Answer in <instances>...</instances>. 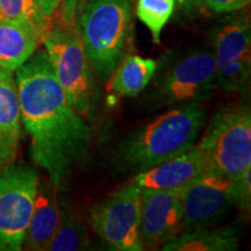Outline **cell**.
<instances>
[{
  "label": "cell",
  "mask_w": 251,
  "mask_h": 251,
  "mask_svg": "<svg viewBox=\"0 0 251 251\" xmlns=\"http://www.w3.org/2000/svg\"><path fill=\"white\" fill-rule=\"evenodd\" d=\"M14 72L31 158L58 188L86 157L91 126L68 100L45 50H36Z\"/></svg>",
  "instance_id": "obj_1"
},
{
  "label": "cell",
  "mask_w": 251,
  "mask_h": 251,
  "mask_svg": "<svg viewBox=\"0 0 251 251\" xmlns=\"http://www.w3.org/2000/svg\"><path fill=\"white\" fill-rule=\"evenodd\" d=\"M205 121L199 102L183 103L125 135L115 146L113 161L125 172L148 170L193 148Z\"/></svg>",
  "instance_id": "obj_2"
},
{
  "label": "cell",
  "mask_w": 251,
  "mask_h": 251,
  "mask_svg": "<svg viewBox=\"0 0 251 251\" xmlns=\"http://www.w3.org/2000/svg\"><path fill=\"white\" fill-rule=\"evenodd\" d=\"M152 78L146 96L151 109L205 101L219 89L214 52L202 47L165 56Z\"/></svg>",
  "instance_id": "obj_3"
},
{
  "label": "cell",
  "mask_w": 251,
  "mask_h": 251,
  "mask_svg": "<svg viewBox=\"0 0 251 251\" xmlns=\"http://www.w3.org/2000/svg\"><path fill=\"white\" fill-rule=\"evenodd\" d=\"M131 0H89L79 19V34L91 67L107 80L125 58L130 42Z\"/></svg>",
  "instance_id": "obj_4"
},
{
  "label": "cell",
  "mask_w": 251,
  "mask_h": 251,
  "mask_svg": "<svg viewBox=\"0 0 251 251\" xmlns=\"http://www.w3.org/2000/svg\"><path fill=\"white\" fill-rule=\"evenodd\" d=\"M42 41L52 71L68 100L78 113L86 118L93 108L96 86L79 28L68 24L51 29L48 28Z\"/></svg>",
  "instance_id": "obj_5"
},
{
  "label": "cell",
  "mask_w": 251,
  "mask_h": 251,
  "mask_svg": "<svg viewBox=\"0 0 251 251\" xmlns=\"http://www.w3.org/2000/svg\"><path fill=\"white\" fill-rule=\"evenodd\" d=\"M198 146L205 151L213 171L237 180L251 168L249 106H235L216 113Z\"/></svg>",
  "instance_id": "obj_6"
},
{
  "label": "cell",
  "mask_w": 251,
  "mask_h": 251,
  "mask_svg": "<svg viewBox=\"0 0 251 251\" xmlns=\"http://www.w3.org/2000/svg\"><path fill=\"white\" fill-rule=\"evenodd\" d=\"M39 181L36 171L26 166L0 168V250L23 248Z\"/></svg>",
  "instance_id": "obj_7"
},
{
  "label": "cell",
  "mask_w": 251,
  "mask_h": 251,
  "mask_svg": "<svg viewBox=\"0 0 251 251\" xmlns=\"http://www.w3.org/2000/svg\"><path fill=\"white\" fill-rule=\"evenodd\" d=\"M141 193L134 184L115 191L91 211L93 230L112 250L142 251L140 237Z\"/></svg>",
  "instance_id": "obj_8"
},
{
  "label": "cell",
  "mask_w": 251,
  "mask_h": 251,
  "mask_svg": "<svg viewBox=\"0 0 251 251\" xmlns=\"http://www.w3.org/2000/svg\"><path fill=\"white\" fill-rule=\"evenodd\" d=\"M180 193L183 231L214 226L238 207L236 181L213 170L191 181Z\"/></svg>",
  "instance_id": "obj_9"
},
{
  "label": "cell",
  "mask_w": 251,
  "mask_h": 251,
  "mask_svg": "<svg viewBox=\"0 0 251 251\" xmlns=\"http://www.w3.org/2000/svg\"><path fill=\"white\" fill-rule=\"evenodd\" d=\"M251 28L246 17L229 20L216 33L214 52L219 86L229 92H244L251 75Z\"/></svg>",
  "instance_id": "obj_10"
},
{
  "label": "cell",
  "mask_w": 251,
  "mask_h": 251,
  "mask_svg": "<svg viewBox=\"0 0 251 251\" xmlns=\"http://www.w3.org/2000/svg\"><path fill=\"white\" fill-rule=\"evenodd\" d=\"M181 188L153 190L141 193L140 237L143 249H156L180 234L184 229Z\"/></svg>",
  "instance_id": "obj_11"
},
{
  "label": "cell",
  "mask_w": 251,
  "mask_h": 251,
  "mask_svg": "<svg viewBox=\"0 0 251 251\" xmlns=\"http://www.w3.org/2000/svg\"><path fill=\"white\" fill-rule=\"evenodd\" d=\"M211 170V164L205 151L199 146H194L187 151L172 157L161 164L139 172L131 178L129 183L142 190H177Z\"/></svg>",
  "instance_id": "obj_12"
},
{
  "label": "cell",
  "mask_w": 251,
  "mask_h": 251,
  "mask_svg": "<svg viewBox=\"0 0 251 251\" xmlns=\"http://www.w3.org/2000/svg\"><path fill=\"white\" fill-rule=\"evenodd\" d=\"M21 141V111L13 71L0 68V168L17 159Z\"/></svg>",
  "instance_id": "obj_13"
},
{
  "label": "cell",
  "mask_w": 251,
  "mask_h": 251,
  "mask_svg": "<svg viewBox=\"0 0 251 251\" xmlns=\"http://www.w3.org/2000/svg\"><path fill=\"white\" fill-rule=\"evenodd\" d=\"M51 181L37 185L35 202L25 242L29 250H48L62 219V207Z\"/></svg>",
  "instance_id": "obj_14"
},
{
  "label": "cell",
  "mask_w": 251,
  "mask_h": 251,
  "mask_svg": "<svg viewBox=\"0 0 251 251\" xmlns=\"http://www.w3.org/2000/svg\"><path fill=\"white\" fill-rule=\"evenodd\" d=\"M42 36L29 23L0 18V68L14 72L34 55Z\"/></svg>",
  "instance_id": "obj_15"
},
{
  "label": "cell",
  "mask_w": 251,
  "mask_h": 251,
  "mask_svg": "<svg viewBox=\"0 0 251 251\" xmlns=\"http://www.w3.org/2000/svg\"><path fill=\"white\" fill-rule=\"evenodd\" d=\"M240 248L237 230L230 227L197 228L183 231L165 243L163 251H235Z\"/></svg>",
  "instance_id": "obj_16"
},
{
  "label": "cell",
  "mask_w": 251,
  "mask_h": 251,
  "mask_svg": "<svg viewBox=\"0 0 251 251\" xmlns=\"http://www.w3.org/2000/svg\"><path fill=\"white\" fill-rule=\"evenodd\" d=\"M157 62L137 55H128L109 77V87L124 97H137L152 80Z\"/></svg>",
  "instance_id": "obj_17"
},
{
  "label": "cell",
  "mask_w": 251,
  "mask_h": 251,
  "mask_svg": "<svg viewBox=\"0 0 251 251\" xmlns=\"http://www.w3.org/2000/svg\"><path fill=\"white\" fill-rule=\"evenodd\" d=\"M90 240L83 222L69 207L62 209V219L56 233L50 242L48 250L76 251L89 248Z\"/></svg>",
  "instance_id": "obj_18"
},
{
  "label": "cell",
  "mask_w": 251,
  "mask_h": 251,
  "mask_svg": "<svg viewBox=\"0 0 251 251\" xmlns=\"http://www.w3.org/2000/svg\"><path fill=\"white\" fill-rule=\"evenodd\" d=\"M176 0H137L136 15L148 27L156 45L161 43V34L172 17Z\"/></svg>",
  "instance_id": "obj_19"
},
{
  "label": "cell",
  "mask_w": 251,
  "mask_h": 251,
  "mask_svg": "<svg viewBox=\"0 0 251 251\" xmlns=\"http://www.w3.org/2000/svg\"><path fill=\"white\" fill-rule=\"evenodd\" d=\"M0 18L26 21L42 34L49 28L48 18L43 14L37 0H0Z\"/></svg>",
  "instance_id": "obj_20"
},
{
  "label": "cell",
  "mask_w": 251,
  "mask_h": 251,
  "mask_svg": "<svg viewBox=\"0 0 251 251\" xmlns=\"http://www.w3.org/2000/svg\"><path fill=\"white\" fill-rule=\"evenodd\" d=\"M251 0H202V6L214 13H231L241 11Z\"/></svg>",
  "instance_id": "obj_21"
},
{
  "label": "cell",
  "mask_w": 251,
  "mask_h": 251,
  "mask_svg": "<svg viewBox=\"0 0 251 251\" xmlns=\"http://www.w3.org/2000/svg\"><path fill=\"white\" fill-rule=\"evenodd\" d=\"M176 5L184 13H193L202 6V0H176Z\"/></svg>",
  "instance_id": "obj_22"
},
{
  "label": "cell",
  "mask_w": 251,
  "mask_h": 251,
  "mask_svg": "<svg viewBox=\"0 0 251 251\" xmlns=\"http://www.w3.org/2000/svg\"><path fill=\"white\" fill-rule=\"evenodd\" d=\"M37 2H39L43 14L49 19L52 14L55 13L56 9L58 8L59 4L62 2V0H37Z\"/></svg>",
  "instance_id": "obj_23"
}]
</instances>
